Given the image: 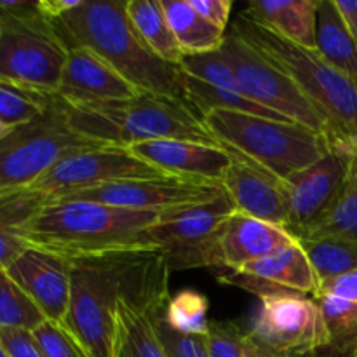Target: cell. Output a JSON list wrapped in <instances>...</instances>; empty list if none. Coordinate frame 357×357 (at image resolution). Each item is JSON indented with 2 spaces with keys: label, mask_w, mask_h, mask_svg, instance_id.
<instances>
[{
  "label": "cell",
  "mask_w": 357,
  "mask_h": 357,
  "mask_svg": "<svg viewBox=\"0 0 357 357\" xmlns=\"http://www.w3.org/2000/svg\"><path fill=\"white\" fill-rule=\"evenodd\" d=\"M70 264L72 291L63 328L89 357H112L119 302L153 317L166 310L171 272L159 248L77 258Z\"/></svg>",
  "instance_id": "obj_1"
},
{
  "label": "cell",
  "mask_w": 357,
  "mask_h": 357,
  "mask_svg": "<svg viewBox=\"0 0 357 357\" xmlns=\"http://www.w3.org/2000/svg\"><path fill=\"white\" fill-rule=\"evenodd\" d=\"M68 49L86 47L103 58L139 93L185 100L183 72L157 58L136 33L121 0H80L49 21Z\"/></svg>",
  "instance_id": "obj_2"
},
{
  "label": "cell",
  "mask_w": 357,
  "mask_h": 357,
  "mask_svg": "<svg viewBox=\"0 0 357 357\" xmlns=\"http://www.w3.org/2000/svg\"><path fill=\"white\" fill-rule=\"evenodd\" d=\"M159 213L132 211L89 201H47L30 220L28 244L68 261L157 248L150 229Z\"/></svg>",
  "instance_id": "obj_3"
},
{
  "label": "cell",
  "mask_w": 357,
  "mask_h": 357,
  "mask_svg": "<svg viewBox=\"0 0 357 357\" xmlns=\"http://www.w3.org/2000/svg\"><path fill=\"white\" fill-rule=\"evenodd\" d=\"M65 103V101H63ZM68 124L77 135L117 149L155 139H190L218 145L209 135L201 115L183 100L139 93L129 100L105 103H65Z\"/></svg>",
  "instance_id": "obj_4"
},
{
  "label": "cell",
  "mask_w": 357,
  "mask_h": 357,
  "mask_svg": "<svg viewBox=\"0 0 357 357\" xmlns=\"http://www.w3.org/2000/svg\"><path fill=\"white\" fill-rule=\"evenodd\" d=\"M230 30L260 54L281 66L305 93L326 122L328 142L357 150V86L324 61L316 49H305L241 14Z\"/></svg>",
  "instance_id": "obj_5"
},
{
  "label": "cell",
  "mask_w": 357,
  "mask_h": 357,
  "mask_svg": "<svg viewBox=\"0 0 357 357\" xmlns=\"http://www.w3.org/2000/svg\"><path fill=\"white\" fill-rule=\"evenodd\" d=\"M202 122L218 145L246 157L282 181L316 164L331 149L326 136L296 122L229 110L209 112L202 115Z\"/></svg>",
  "instance_id": "obj_6"
},
{
  "label": "cell",
  "mask_w": 357,
  "mask_h": 357,
  "mask_svg": "<svg viewBox=\"0 0 357 357\" xmlns=\"http://www.w3.org/2000/svg\"><path fill=\"white\" fill-rule=\"evenodd\" d=\"M68 52L37 2L0 0V79L58 94Z\"/></svg>",
  "instance_id": "obj_7"
},
{
  "label": "cell",
  "mask_w": 357,
  "mask_h": 357,
  "mask_svg": "<svg viewBox=\"0 0 357 357\" xmlns=\"http://www.w3.org/2000/svg\"><path fill=\"white\" fill-rule=\"evenodd\" d=\"M107 146L77 135L58 96L42 117L16 126L0 139V194L24 192L54 164L82 150Z\"/></svg>",
  "instance_id": "obj_8"
},
{
  "label": "cell",
  "mask_w": 357,
  "mask_h": 357,
  "mask_svg": "<svg viewBox=\"0 0 357 357\" xmlns=\"http://www.w3.org/2000/svg\"><path fill=\"white\" fill-rule=\"evenodd\" d=\"M220 52L236 73L246 98L288 121L326 136V122L298 84L275 63L251 47L234 30L225 35ZM328 138V136H326Z\"/></svg>",
  "instance_id": "obj_9"
},
{
  "label": "cell",
  "mask_w": 357,
  "mask_h": 357,
  "mask_svg": "<svg viewBox=\"0 0 357 357\" xmlns=\"http://www.w3.org/2000/svg\"><path fill=\"white\" fill-rule=\"evenodd\" d=\"M236 211L222 194L215 201L162 213L150 229V239L162 251L169 272L202 267H223V229Z\"/></svg>",
  "instance_id": "obj_10"
},
{
  "label": "cell",
  "mask_w": 357,
  "mask_h": 357,
  "mask_svg": "<svg viewBox=\"0 0 357 357\" xmlns=\"http://www.w3.org/2000/svg\"><path fill=\"white\" fill-rule=\"evenodd\" d=\"M157 176L167 174L143 162L128 149L98 146L61 159L28 190L44 195L47 201H61L91 188Z\"/></svg>",
  "instance_id": "obj_11"
},
{
  "label": "cell",
  "mask_w": 357,
  "mask_h": 357,
  "mask_svg": "<svg viewBox=\"0 0 357 357\" xmlns=\"http://www.w3.org/2000/svg\"><path fill=\"white\" fill-rule=\"evenodd\" d=\"M246 333L261 347L282 356L316 351L330 344L317 300L296 293L261 296Z\"/></svg>",
  "instance_id": "obj_12"
},
{
  "label": "cell",
  "mask_w": 357,
  "mask_h": 357,
  "mask_svg": "<svg viewBox=\"0 0 357 357\" xmlns=\"http://www.w3.org/2000/svg\"><path fill=\"white\" fill-rule=\"evenodd\" d=\"M222 194H225V190L220 183L187 180V178L178 176H157L126 180L100 188H91L68 199L162 215L173 209L215 201Z\"/></svg>",
  "instance_id": "obj_13"
},
{
  "label": "cell",
  "mask_w": 357,
  "mask_h": 357,
  "mask_svg": "<svg viewBox=\"0 0 357 357\" xmlns=\"http://www.w3.org/2000/svg\"><path fill=\"white\" fill-rule=\"evenodd\" d=\"M354 152L331 145L330 152L307 169L286 180L289 202L288 230L303 239L330 211L347 176Z\"/></svg>",
  "instance_id": "obj_14"
},
{
  "label": "cell",
  "mask_w": 357,
  "mask_h": 357,
  "mask_svg": "<svg viewBox=\"0 0 357 357\" xmlns=\"http://www.w3.org/2000/svg\"><path fill=\"white\" fill-rule=\"evenodd\" d=\"M6 272L37 305L45 321L63 326L72 291V264L66 258L30 246Z\"/></svg>",
  "instance_id": "obj_15"
},
{
  "label": "cell",
  "mask_w": 357,
  "mask_h": 357,
  "mask_svg": "<svg viewBox=\"0 0 357 357\" xmlns=\"http://www.w3.org/2000/svg\"><path fill=\"white\" fill-rule=\"evenodd\" d=\"M218 281L248 289L258 298L281 293H310L314 296L319 289V279L300 241L268 257L251 261L241 271L220 275Z\"/></svg>",
  "instance_id": "obj_16"
},
{
  "label": "cell",
  "mask_w": 357,
  "mask_h": 357,
  "mask_svg": "<svg viewBox=\"0 0 357 357\" xmlns=\"http://www.w3.org/2000/svg\"><path fill=\"white\" fill-rule=\"evenodd\" d=\"M230 155L232 162L220 183L234 209L288 229L289 202L286 181L239 153L230 152Z\"/></svg>",
  "instance_id": "obj_17"
},
{
  "label": "cell",
  "mask_w": 357,
  "mask_h": 357,
  "mask_svg": "<svg viewBox=\"0 0 357 357\" xmlns=\"http://www.w3.org/2000/svg\"><path fill=\"white\" fill-rule=\"evenodd\" d=\"M128 150L167 176L211 183H220L232 162L225 146L190 139H155L138 143Z\"/></svg>",
  "instance_id": "obj_18"
},
{
  "label": "cell",
  "mask_w": 357,
  "mask_h": 357,
  "mask_svg": "<svg viewBox=\"0 0 357 357\" xmlns=\"http://www.w3.org/2000/svg\"><path fill=\"white\" fill-rule=\"evenodd\" d=\"M139 91L112 68L103 58L86 47L70 49L56 96L70 107L129 100Z\"/></svg>",
  "instance_id": "obj_19"
},
{
  "label": "cell",
  "mask_w": 357,
  "mask_h": 357,
  "mask_svg": "<svg viewBox=\"0 0 357 357\" xmlns=\"http://www.w3.org/2000/svg\"><path fill=\"white\" fill-rule=\"evenodd\" d=\"M296 241L286 227L234 211L220 243L222 265L230 272H237L251 261L268 257Z\"/></svg>",
  "instance_id": "obj_20"
},
{
  "label": "cell",
  "mask_w": 357,
  "mask_h": 357,
  "mask_svg": "<svg viewBox=\"0 0 357 357\" xmlns=\"http://www.w3.org/2000/svg\"><path fill=\"white\" fill-rule=\"evenodd\" d=\"M321 0H253L243 16L305 49H316Z\"/></svg>",
  "instance_id": "obj_21"
},
{
  "label": "cell",
  "mask_w": 357,
  "mask_h": 357,
  "mask_svg": "<svg viewBox=\"0 0 357 357\" xmlns=\"http://www.w3.org/2000/svg\"><path fill=\"white\" fill-rule=\"evenodd\" d=\"M316 51L324 61L357 86V42L335 0H321L316 23Z\"/></svg>",
  "instance_id": "obj_22"
},
{
  "label": "cell",
  "mask_w": 357,
  "mask_h": 357,
  "mask_svg": "<svg viewBox=\"0 0 357 357\" xmlns=\"http://www.w3.org/2000/svg\"><path fill=\"white\" fill-rule=\"evenodd\" d=\"M112 357H167L153 316L135 309L128 302H119L115 307Z\"/></svg>",
  "instance_id": "obj_23"
},
{
  "label": "cell",
  "mask_w": 357,
  "mask_h": 357,
  "mask_svg": "<svg viewBox=\"0 0 357 357\" xmlns=\"http://www.w3.org/2000/svg\"><path fill=\"white\" fill-rule=\"evenodd\" d=\"M167 23L173 30L178 47L183 54H206L220 51L225 40V30L201 16L190 0H160Z\"/></svg>",
  "instance_id": "obj_24"
},
{
  "label": "cell",
  "mask_w": 357,
  "mask_h": 357,
  "mask_svg": "<svg viewBox=\"0 0 357 357\" xmlns=\"http://www.w3.org/2000/svg\"><path fill=\"white\" fill-rule=\"evenodd\" d=\"M47 202L44 195L24 190L0 204V271H6L26 248V229L35 213Z\"/></svg>",
  "instance_id": "obj_25"
},
{
  "label": "cell",
  "mask_w": 357,
  "mask_h": 357,
  "mask_svg": "<svg viewBox=\"0 0 357 357\" xmlns=\"http://www.w3.org/2000/svg\"><path fill=\"white\" fill-rule=\"evenodd\" d=\"M126 10L143 44L162 61L180 66L183 52L178 47L160 0H128Z\"/></svg>",
  "instance_id": "obj_26"
},
{
  "label": "cell",
  "mask_w": 357,
  "mask_h": 357,
  "mask_svg": "<svg viewBox=\"0 0 357 357\" xmlns=\"http://www.w3.org/2000/svg\"><path fill=\"white\" fill-rule=\"evenodd\" d=\"M303 239L357 241V150L333 206Z\"/></svg>",
  "instance_id": "obj_27"
},
{
  "label": "cell",
  "mask_w": 357,
  "mask_h": 357,
  "mask_svg": "<svg viewBox=\"0 0 357 357\" xmlns=\"http://www.w3.org/2000/svg\"><path fill=\"white\" fill-rule=\"evenodd\" d=\"M319 284L347 272L357 271V241L302 239Z\"/></svg>",
  "instance_id": "obj_28"
},
{
  "label": "cell",
  "mask_w": 357,
  "mask_h": 357,
  "mask_svg": "<svg viewBox=\"0 0 357 357\" xmlns=\"http://www.w3.org/2000/svg\"><path fill=\"white\" fill-rule=\"evenodd\" d=\"M56 94L42 93L0 79V122L16 128L42 117L51 108Z\"/></svg>",
  "instance_id": "obj_29"
},
{
  "label": "cell",
  "mask_w": 357,
  "mask_h": 357,
  "mask_svg": "<svg viewBox=\"0 0 357 357\" xmlns=\"http://www.w3.org/2000/svg\"><path fill=\"white\" fill-rule=\"evenodd\" d=\"M209 300L202 293L194 289H181L171 296L164 310V323L181 335L208 337L209 324Z\"/></svg>",
  "instance_id": "obj_30"
},
{
  "label": "cell",
  "mask_w": 357,
  "mask_h": 357,
  "mask_svg": "<svg viewBox=\"0 0 357 357\" xmlns=\"http://www.w3.org/2000/svg\"><path fill=\"white\" fill-rule=\"evenodd\" d=\"M45 321L40 310L24 295L23 289L0 271V331L26 330L33 331Z\"/></svg>",
  "instance_id": "obj_31"
},
{
  "label": "cell",
  "mask_w": 357,
  "mask_h": 357,
  "mask_svg": "<svg viewBox=\"0 0 357 357\" xmlns=\"http://www.w3.org/2000/svg\"><path fill=\"white\" fill-rule=\"evenodd\" d=\"M180 68L185 75L192 77L199 82L225 91H234V93H243L236 79V73L220 51L206 52V54H183Z\"/></svg>",
  "instance_id": "obj_32"
},
{
  "label": "cell",
  "mask_w": 357,
  "mask_h": 357,
  "mask_svg": "<svg viewBox=\"0 0 357 357\" xmlns=\"http://www.w3.org/2000/svg\"><path fill=\"white\" fill-rule=\"evenodd\" d=\"M326 323L330 342L356 344L357 342V302L331 295H316Z\"/></svg>",
  "instance_id": "obj_33"
},
{
  "label": "cell",
  "mask_w": 357,
  "mask_h": 357,
  "mask_svg": "<svg viewBox=\"0 0 357 357\" xmlns=\"http://www.w3.org/2000/svg\"><path fill=\"white\" fill-rule=\"evenodd\" d=\"M31 333L47 357H89L82 345L59 324L44 321Z\"/></svg>",
  "instance_id": "obj_34"
},
{
  "label": "cell",
  "mask_w": 357,
  "mask_h": 357,
  "mask_svg": "<svg viewBox=\"0 0 357 357\" xmlns=\"http://www.w3.org/2000/svg\"><path fill=\"white\" fill-rule=\"evenodd\" d=\"M153 323H155V330L166 349L167 357H209L206 337L176 333L164 323V314L153 317Z\"/></svg>",
  "instance_id": "obj_35"
},
{
  "label": "cell",
  "mask_w": 357,
  "mask_h": 357,
  "mask_svg": "<svg viewBox=\"0 0 357 357\" xmlns=\"http://www.w3.org/2000/svg\"><path fill=\"white\" fill-rule=\"evenodd\" d=\"M206 340H208L209 357H243L246 331L234 323L215 321L209 324Z\"/></svg>",
  "instance_id": "obj_36"
},
{
  "label": "cell",
  "mask_w": 357,
  "mask_h": 357,
  "mask_svg": "<svg viewBox=\"0 0 357 357\" xmlns=\"http://www.w3.org/2000/svg\"><path fill=\"white\" fill-rule=\"evenodd\" d=\"M0 344L9 357H47L35 340L33 333L26 330H2Z\"/></svg>",
  "instance_id": "obj_37"
},
{
  "label": "cell",
  "mask_w": 357,
  "mask_h": 357,
  "mask_svg": "<svg viewBox=\"0 0 357 357\" xmlns=\"http://www.w3.org/2000/svg\"><path fill=\"white\" fill-rule=\"evenodd\" d=\"M190 3L204 20L218 26L220 30H227L234 6L232 0H190Z\"/></svg>",
  "instance_id": "obj_38"
},
{
  "label": "cell",
  "mask_w": 357,
  "mask_h": 357,
  "mask_svg": "<svg viewBox=\"0 0 357 357\" xmlns=\"http://www.w3.org/2000/svg\"><path fill=\"white\" fill-rule=\"evenodd\" d=\"M316 295H331L357 302V271L347 272V274H342L338 278L330 279V281L321 282Z\"/></svg>",
  "instance_id": "obj_39"
},
{
  "label": "cell",
  "mask_w": 357,
  "mask_h": 357,
  "mask_svg": "<svg viewBox=\"0 0 357 357\" xmlns=\"http://www.w3.org/2000/svg\"><path fill=\"white\" fill-rule=\"evenodd\" d=\"M288 357H357V342L356 344H338V342H330L324 347L316 349V351L296 352Z\"/></svg>",
  "instance_id": "obj_40"
},
{
  "label": "cell",
  "mask_w": 357,
  "mask_h": 357,
  "mask_svg": "<svg viewBox=\"0 0 357 357\" xmlns=\"http://www.w3.org/2000/svg\"><path fill=\"white\" fill-rule=\"evenodd\" d=\"M349 31L357 42V0H335Z\"/></svg>",
  "instance_id": "obj_41"
},
{
  "label": "cell",
  "mask_w": 357,
  "mask_h": 357,
  "mask_svg": "<svg viewBox=\"0 0 357 357\" xmlns=\"http://www.w3.org/2000/svg\"><path fill=\"white\" fill-rule=\"evenodd\" d=\"M243 357H288L278 354V352H272L268 349L261 347L260 344L253 340L250 335L246 333V340H244V349H243Z\"/></svg>",
  "instance_id": "obj_42"
},
{
  "label": "cell",
  "mask_w": 357,
  "mask_h": 357,
  "mask_svg": "<svg viewBox=\"0 0 357 357\" xmlns=\"http://www.w3.org/2000/svg\"><path fill=\"white\" fill-rule=\"evenodd\" d=\"M14 128H10V126H7V124H3V122H0V139L3 138V136H7L9 135L10 131H13Z\"/></svg>",
  "instance_id": "obj_43"
},
{
  "label": "cell",
  "mask_w": 357,
  "mask_h": 357,
  "mask_svg": "<svg viewBox=\"0 0 357 357\" xmlns=\"http://www.w3.org/2000/svg\"><path fill=\"white\" fill-rule=\"evenodd\" d=\"M10 195H14V194H0V204H3V202H6Z\"/></svg>",
  "instance_id": "obj_44"
},
{
  "label": "cell",
  "mask_w": 357,
  "mask_h": 357,
  "mask_svg": "<svg viewBox=\"0 0 357 357\" xmlns=\"http://www.w3.org/2000/svg\"><path fill=\"white\" fill-rule=\"evenodd\" d=\"M0 357H9V354H7L6 349L2 347V344H0Z\"/></svg>",
  "instance_id": "obj_45"
}]
</instances>
